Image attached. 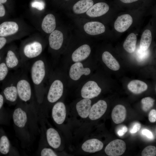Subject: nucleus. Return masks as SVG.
<instances>
[{
	"label": "nucleus",
	"mask_w": 156,
	"mask_h": 156,
	"mask_svg": "<svg viewBox=\"0 0 156 156\" xmlns=\"http://www.w3.org/2000/svg\"><path fill=\"white\" fill-rule=\"evenodd\" d=\"M127 110L125 106L121 105H118L113 109L111 116L114 122L118 124L125 120Z\"/></svg>",
	"instance_id": "4be33fe9"
},
{
	"label": "nucleus",
	"mask_w": 156,
	"mask_h": 156,
	"mask_svg": "<svg viewBox=\"0 0 156 156\" xmlns=\"http://www.w3.org/2000/svg\"><path fill=\"white\" fill-rule=\"evenodd\" d=\"M93 4L92 0H80L73 5V10L76 14L83 13L86 12Z\"/></svg>",
	"instance_id": "393cba45"
},
{
	"label": "nucleus",
	"mask_w": 156,
	"mask_h": 156,
	"mask_svg": "<svg viewBox=\"0 0 156 156\" xmlns=\"http://www.w3.org/2000/svg\"><path fill=\"white\" fill-rule=\"evenodd\" d=\"M109 9V6L106 3L99 2L93 5L86 12V14L91 17H98L106 14Z\"/></svg>",
	"instance_id": "f3484780"
},
{
	"label": "nucleus",
	"mask_w": 156,
	"mask_h": 156,
	"mask_svg": "<svg viewBox=\"0 0 156 156\" xmlns=\"http://www.w3.org/2000/svg\"><path fill=\"white\" fill-rule=\"evenodd\" d=\"M133 23V18L129 14H124L118 16L114 24L115 29L120 32L126 31Z\"/></svg>",
	"instance_id": "2eb2a0df"
},
{
	"label": "nucleus",
	"mask_w": 156,
	"mask_h": 156,
	"mask_svg": "<svg viewBox=\"0 0 156 156\" xmlns=\"http://www.w3.org/2000/svg\"><path fill=\"white\" fill-rule=\"evenodd\" d=\"M18 106L14 110L12 115L14 123L17 127L23 128L25 126L27 121V116L23 108L22 101L19 99Z\"/></svg>",
	"instance_id": "1a4fd4ad"
},
{
	"label": "nucleus",
	"mask_w": 156,
	"mask_h": 156,
	"mask_svg": "<svg viewBox=\"0 0 156 156\" xmlns=\"http://www.w3.org/2000/svg\"><path fill=\"white\" fill-rule=\"evenodd\" d=\"M9 70L5 62H3L0 64V81L5 78L8 73Z\"/></svg>",
	"instance_id": "2f4dec72"
},
{
	"label": "nucleus",
	"mask_w": 156,
	"mask_h": 156,
	"mask_svg": "<svg viewBox=\"0 0 156 156\" xmlns=\"http://www.w3.org/2000/svg\"><path fill=\"white\" fill-rule=\"evenodd\" d=\"M102 60L104 63L110 69L116 71L120 68V66L118 61L109 52L105 51L102 56Z\"/></svg>",
	"instance_id": "b1692460"
},
{
	"label": "nucleus",
	"mask_w": 156,
	"mask_h": 156,
	"mask_svg": "<svg viewBox=\"0 0 156 156\" xmlns=\"http://www.w3.org/2000/svg\"><path fill=\"white\" fill-rule=\"evenodd\" d=\"M127 127L125 126H124L118 131V134L119 136H122L127 132Z\"/></svg>",
	"instance_id": "58836bf2"
},
{
	"label": "nucleus",
	"mask_w": 156,
	"mask_h": 156,
	"mask_svg": "<svg viewBox=\"0 0 156 156\" xmlns=\"http://www.w3.org/2000/svg\"><path fill=\"white\" fill-rule=\"evenodd\" d=\"M142 133L150 139H153V138L154 136L153 133L148 129H143L142 131Z\"/></svg>",
	"instance_id": "4c0bfd02"
},
{
	"label": "nucleus",
	"mask_w": 156,
	"mask_h": 156,
	"mask_svg": "<svg viewBox=\"0 0 156 156\" xmlns=\"http://www.w3.org/2000/svg\"><path fill=\"white\" fill-rule=\"evenodd\" d=\"M129 90L133 94H140L146 90L147 85L144 82L138 80L131 81L127 85Z\"/></svg>",
	"instance_id": "a878e982"
},
{
	"label": "nucleus",
	"mask_w": 156,
	"mask_h": 156,
	"mask_svg": "<svg viewBox=\"0 0 156 156\" xmlns=\"http://www.w3.org/2000/svg\"><path fill=\"white\" fill-rule=\"evenodd\" d=\"M5 14V10L2 3H0V17L4 16Z\"/></svg>",
	"instance_id": "a19ab883"
},
{
	"label": "nucleus",
	"mask_w": 156,
	"mask_h": 156,
	"mask_svg": "<svg viewBox=\"0 0 156 156\" xmlns=\"http://www.w3.org/2000/svg\"><path fill=\"white\" fill-rule=\"evenodd\" d=\"M5 62L9 69L12 70H16L25 65L22 62L20 55H19L13 48L7 51Z\"/></svg>",
	"instance_id": "9b49d317"
},
{
	"label": "nucleus",
	"mask_w": 156,
	"mask_h": 156,
	"mask_svg": "<svg viewBox=\"0 0 156 156\" xmlns=\"http://www.w3.org/2000/svg\"><path fill=\"white\" fill-rule=\"evenodd\" d=\"M91 72L90 68L84 66L81 62H74L70 67L68 76L71 80L77 81L83 76L89 75Z\"/></svg>",
	"instance_id": "423d86ee"
},
{
	"label": "nucleus",
	"mask_w": 156,
	"mask_h": 156,
	"mask_svg": "<svg viewBox=\"0 0 156 156\" xmlns=\"http://www.w3.org/2000/svg\"><path fill=\"white\" fill-rule=\"evenodd\" d=\"M29 70L31 78L38 101H42L45 91L44 83L48 75L47 61L39 57L30 63Z\"/></svg>",
	"instance_id": "f257e3e1"
},
{
	"label": "nucleus",
	"mask_w": 156,
	"mask_h": 156,
	"mask_svg": "<svg viewBox=\"0 0 156 156\" xmlns=\"http://www.w3.org/2000/svg\"><path fill=\"white\" fill-rule=\"evenodd\" d=\"M18 72L13 73L10 76L3 94L6 100L11 103H17L19 100L16 86V81Z\"/></svg>",
	"instance_id": "39448f33"
},
{
	"label": "nucleus",
	"mask_w": 156,
	"mask_h": 156,
	"mask_svg": "<svg viewBox=\"0 0 156 156\" xmlns=\"http://www.w3.org/2000/svg\"><path fill=\"white\" fill-rule=\"evenodd\" d=\"M101 89L96 82L89 80L82 86L80 94L82 98L91 99L97 96L101 93Z\"/></svg>",
	"instance_id": "0eeeda50"
},
{
	"label": "nucleus",
	"mask_w": 156,
	"mask_h": 156,
	"mask_svg": "<svg viewBox=\"0 0 156 156\" xmlns=\"http://www.w3.org/2000/svg\"><path fill=\"white\" fill-rule=\"evenodd\" d=\"M6 42L7 40L5 38L3 37H0V49L5 46Z\"/></svg>",
	"instance_id": "ea45409f"
},
{
	"label": "nucleus",
	"mask_w": 156,
	"mask_h": 156,
	"mask_svg": "<svg viewBox=\"0 0 156 156\" xmlns=\"http://www.w3.org/2000/svg\"><path fill=\"white\" fill-rule=\"evenodd\" d=\"M152 40V36L151 31L149 29L145 30L142 35L140 41V48L143 51L148 49Z\"/></svg>",
	"instance_id": "cd10ccee"
},
{
	"label": "nucleus",
	"mask_w": 156,
	"mask_h": 156,
	"mask_svg": "<svg viewBox=\"0 0 156 156\" xmlns=\"http://www.w3.org/2000/svg\"><path fill=\"white\" fill-rule=\"evenodd\" d=\"M46 138L48 144L51 147L57 149L61 144V139L58 131L53 128H48L46 131Z\"/></svg>",
	"instance_id": "6ab92c4d"
},
{
	"label": "nucleus",
	"mask_w": 156,
	"mask_h": 156,
	"mask_svg": "<svg viewBox=\"0 0 156 156\" xmlns=\"http://www.w3.org/2000/svg\"><path fill=\"white\" fill-rule=\"evenodd\" d=\"M122 2L125 3H130L137 1L139 0H120Z\"/></svg>",
	"instance_id": "37998d69"
},
{
	"label": "nucleus",
	"mask_w": 156,
	"mask_h": 156,
	"mask_svg": "<svg viewBox=\"0 0 156 156\" xmlns=\"http://www.w3.org/2000/svg\"><path fill=\"white\" fill-rule=\"evenodd\" d=\"M56 26L55 19L53 14H49L45 16L41 25L44 31L47 34H50L55 30Z\"/></svg>",
	"instance_id": "5701e85b"
},
{
	"label": "nucleus",
	"mask_w": 156,
	"mask_h": 156,
	"mask_svg": "<svg viewBox=\"0 0 156 156\" xmlns=\"http://www.w3.org/2000/svg\"><path fill=\"white\" fill-rule=\"evenodd\" d=\"M103 147V143L96 138L88 140L82 144L81 148L84 152L94 153L101 150Z\"/></svg>",
	"instance_id": "dca6fc26"
},
{
	"label": "nucleus",
	"mask_w": 156,
	"mask_h": 156,
	"mask_svg": "<svg viewBox=\"0 0 156 156\" xmlns=\"http://www.w3.org/2000/svg\"><path fill=\"white\" fill-rule=\"evenodd\" d=\"M66 109L64 103L57 101L53 105L52 109V116L54 121L58 125H61L65 120Z\"/></svg>",
	"instance_id": "9d476101"
},
{
	"label": "nucleus",
	"mask_w": 156,
	"mask_h": 156,
	"mask_svg": "<svg viewBox=\"0 0 156 156\" xmlns=\"http://www.w3.org/2000/svg\"><path fill=\"white\" fill-rule=\"evenodd\" d=\"M1 60V57L0 56V61Z\"/></svg>",
	"instance_id": "a18cd8bd"
},
{
	"label": "nucleus",
	"mask_w": 156,
	"mask_h": 156,
	"mask_svg": "<svg viewBox=\"0 0 156 156\" xmlns=\"http://www.w3.org/2000/svg\"><path fill=\"white\" fill-rule=\"evenodd\" d=\"M66 0V1H68V0Z\"/></svg>",
	"instance_id": "49530a36"
},
{
	"label": "nucleus",
	"mask_w": 156,
	"mask_h": 156,
	"mask_svg": "<svg viewBox=\"0 0 156 156\" xmlns=\"http://www.w3.org/2000/svg\"><path fill=\"white\" fill-rule=\"evenodd\" d=\"M126 149L125 142L117 139L112 141L106 146L105 152L109 156H119L123 154Z\"/></svg>",
	"instance_id": "6e6552de"
},
{
	"label": "nucleus",
	"mask_w": 156,
	"mask_h": 156,
	"mask_svg": "<svg viewBox=\"0 0 156 156\" xmlns=\"http://www.w3.org/2000/svg\"><path fill=\"white\" fill-rule=\"evenodd\" d=\"M107 107L106 101L101 100L99 101L92 106L88 118L92 120L99 119L105 113Z\"/></svg>",
	"instance_id": "f8f14e48"
},
{
	"label": "nucleus",
	"mask_w": 156,
	"mask_h": 156,
	"mask_svg": "<svg viewBox=\"0 0 156 156\" xmlns=\"http://www.w3.org/2000/svg\"><path fill=\"white\" fill-rule=\"evenodd\" d=\"M148 119L151 122H154L156 121V110L155 109H152L148 114Z\"/></svg>",
	"instance_id": "e433bc0d"
},
{
	"label": "nucleus",
	"mask_w": 156,
	"mask_h": 156,
	"mask_svg": "<svg viewBox=\"0 0 156 156\" xmlns=\"http://www.w3.org/2000/svg\"><path fill=\"white\" fill-rule=\"evenodd\" d=\"M137 37L133 33H131L127 37L125 41L123 47L124 49L128 52L133 53L136 47Z\"/></svg>",
	"instance_id": "bb28decb"
},
{
	"label": "nucleus",
	"mask_w": 156,
	"mask_h": 156,
	"mask_svg": "<svg viewBox=\"0 0 156 156\" xmlns=\"http://www.w3.org/2000/svg\"><path fill=\"white\" fill-rule=\"evenodd\" d=\"M83 28L87 34L91 35H96L102 34L105 30L103 24L97 21L87 23L84 25Z\"/></svg>",
	"instance_id": "aec40b11"
},
{
	"label": "nucleus",
	"mask_w": 156,
	"mask_h": 156,
	"mask_svg": "<svg viewBox=\"0 0 156 156\" xmlns=\"http://www.w3.org/2000/svg\"><path fill=\"white\" fill-rule=\"evenodd\" d=\"M149 51L148 49L143 51L139 48L136 52L137 60L139 62L142 61L146 58L149 55Z\"/></svg>",
	"instance_id": "473e14b6"
},
{
	"label": "nucleus",
	"mask_w": 156,
	"mask_h": 156,
	"mask_svg": "<svg viewBox=\"0 0 156 156\" xmlns=\"http://www.w3.org/2000/svg\"><path fill=\"white\" fill-rule=\"evenodd\" d=\"M90 99L83 98L77 102L76 109L78 116L81 118L88 117L92 106Z\"/></svg>",
	"instance_id": "4468645a"
},
{
	"label": "nucleus",
	"mask_w": 156,
	"mask_h": 156,
	"mask_svg": "<svg viewBox=\"0 0 156 156\" xmlns=\"http://www.w3.org/2000/svg\"><path fill=\"white\" fill-rule=\"evenodd\" d=\"M18 24L14 21H6L0 25V36L5 37L16 33L18 31Z\"/></svg>",
	"instance_id": "412c9836"
},
{
	"label": "nucleus",
	"mask_w": 156,
	"mask_h": 156,
	"mask_svg": "<svg viewBox=\"0 0 156 156\" xmlns=\"http://www.w3.org/2000/svg\"><path fill=\"white\" fill-rule=\"evenodd\" d=\"M43 50L42 43L37 40L26 42L21 47L20 54L22 61L25 64L27 61L38 57Z\"/></svg>",
	"instance_id": "20e7f679"
},
{
	"label": "nucleus",
	"mask_w": 156,
	"mask_h": 156,
	"mask_svg": "<svg viewBox=\"0 0 156 156\" xmlns=\"http://www.w3.org/2000/svg\"><path fill=\"white\" fill-rule=\"evenodd\" d=\"M16 86L19 99L23 102L29 101L32 97V92L31 83L24 71L18 72Z\"/></svg>",
	"instance_id": "7ed1b4c3"
},
{
	"label": "nucleus",
	"mask_w": 156,
	"mask_h": 156,
	"mask_svg": "<svg viewBox=\"0 0 156 156\" xmlns=\"http://www.w3.org/2000/svg\"><path fill=\"white\" fill-rule=\"evenodd\" d=\"M155 100L150 97H147L142 99L141 103L142 108L144 112H146L150 110L153 106Z\"/></svg>",
	"instance_id": "c756f323"
},
{
	"label": "nucleus",
	"mask_w": 156,
	"mask_h": 156,
	"mask_svg": "<svg viewBox=\"0 0 156 156\" xmlns=\"http://www.w3.org/2000/svg\"><path fill=\"white\" fill-rule=\"evenodd\" d=\"M32 7L36 8L39 10H42L44 8V4L42 1L35 0L33 1L31 4Z\"/></svg>",
	"instance_id": "f704fd0d"
},
{
	"label": "nucleus",
	"mask_w": 156,
	"mask_h": 156,
	"mask_svg": "<svg viewBox=\"0 0 156 156\" xmlns=\"http://www.w3.org/2000/svg\"><path fill=\"white\" fill-rule=\"evenodd\" d=\"M64 40L63 33L55 30L50 33L49 38L50 47L53 50H57L61 47Z\"/></svg>",
	"instance_id": "a211bd4d"
},
{
	"label": "nucleus",
	"mask_w": 156,
	"mask_h": 156,
	"mask_svg": "<svg viewBox=\"0 0 156 156\" xmlns=\"http://www.w3.org/2000/svg\"><path fill=\"white\" fill-rule=\"evenodd\" d=\"M4 96L1 94H0V110L2 109L4 103Z\"/></svg>",
	"instance_id": "79ce46f5"
},
{
	"label": "nucleus",
	"mask_w": 156,
	"mask_h": 156,
	"mask_svg": "<svg viewBox=\"0 0 156 156\" xmlns=\"http://www.w3.org/2000/svg\"><path fill=\"white\" fill-rule=\"evenodd\" d=\"M141 155L142 156H156V147L152 145H149L146 146L142 151Z\"/></svg>",
	"instance_id": "7c9ffc66"
},
{
	"label": "nucleus",
	"mask_w": 156,
	"mask_h": 156,
	"mask_svg": "<svg viewBox=\"0 0 156 156\" xmlns=\"http://www.w3.org/2000/svg\"><path fill=\"white\" fill-rule=\"evenodd\" d=\"M51 76L46 96L47 102L50 104L55 103L61 98L64 93L65 86L57 73L54 72Z\"/></svg>",
	"instance_id": "f03ea898"
},
{
	"label": "nucleus",
	"mask_w": 156,
	"mask_h": 156,
	"mask_svg": "<svg viewBox=\"0 0 156 156\" xmlns=\"http://www.w3.org/2000/svg\"><path fill=\"white\" fill-rule=\"evenodd\" d=\"M91 52L89 45L86 44L81 45L73 53L71 56L72 62L73 63L82 62L89 56Z\"/></svg>",
	"instance_id": "ddd939ff"
},
{
	"label": "nucleus",
	"mask_w": 156,
	"mask_h": 156,
	"mask_svg": "<svg viewBox=\"0 0 156 156\" xmlns=\"http://www.w3.org/2000/svg\"><path fill=\"white\" fill-rule=\"evenodd\" d=\"M7 0H0V3H4L6 2Z\"/></svg>",
	"instance_id": "c03bdc74"
},
{
	"label": "nucleus",
	"mask_w": 156,
	"mask_h": 156,
	"mask_svg": "<svg viewBox=\"0 0 156 156\" xmlns=\"http://www.w3.org/2000/svg\"><path fill=\"white\" fill-rule=\"evenodd\" d=\"M41 156H57L56 153L52 149L49 148H43L40 153Z\"/></svg>",
	"instance_id": "72a5a7b5"
},
{
	"label": "nucleus",
	"mask_w": 156,
	"mask_h": 156,
	"mask_svg": "<svg viewBox=\"0 0 156 156\" xmlns=\"http://www.w3.org/2000/svg\"><path fill=\"white\" fill-rule=\"evenodd\" d=\"M141 127V124L138 122H135L132 125L129 130V132L131 133H134L140 129Z\"/></svg>",
	"instance_id": "c9c22d12"
},
{
	"label": "nucleus",
	"mask_w": 156,
	"mask_h": 156,
	"mask_svg": "<svg viewBox=\"0 0 156 156\" xmlns=\"http://www.w3.org/2000/svg\"><path fill=\"white\" fill-rule=\"evenodd\" d=\"M10 146L8 137L5 135H2L0 137V153L3 155L8 154L10 151Z\"/></svg>",
	"instance_id": "c85d7f7f"
}]
</instances>
